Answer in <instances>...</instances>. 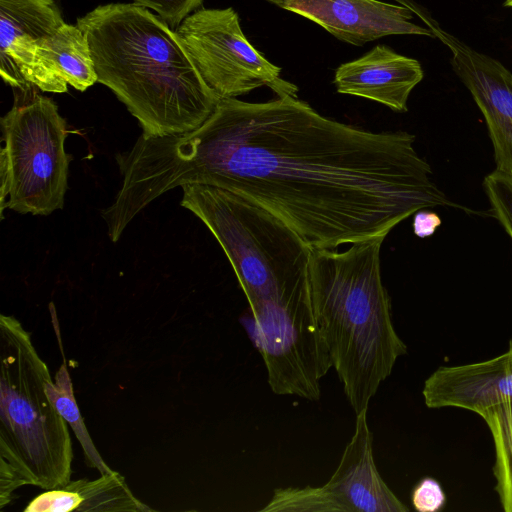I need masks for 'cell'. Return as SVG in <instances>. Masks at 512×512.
Segmentation results:
<instances>
[{
    "label": "cell",
    "instance_id": "cell-21",
    "mask_svg": "<svg viewBox=\"0 0 512 512\" xmlns=\"http://www.w3.org/2000/svg\"><path fill=\"white\" fill-rule=\"evenodd\" d=\"M154 10L173 30L194 11L202 8L203 0H134Z\"/></svg>",
    "mask_w": 512,
    "mask_h": 512
},
{
    "label": "cell",
    "instance_id": "cell-5",
    "mask_svg": "<svg viewBox=\"0 0 512 512\" xmlns=\"http://www.w3.org/2000/svg\"><path fill=\"white\" fill-rule=\"evenodd\" d=\"M182 190L181 206L219 242L249 305L309 282L312 249L278 216L223 188L187 184Z\"/></svg>",
    "mask_w": 512,
    "mask_h": 512
},
{
    "label": "cell",
    "instance_id": "cell-24",
    "mask_svg": "<svg viewBox=\"0 0 512 512\" xmlns=\"http://www.w3.org/2000/svg\"><path fill=\"white\" fill-rule=\"evenodd\" d=\"M505 5L512 8V0H506Z\"/></svg>",
    "mask_w": 512,
    "mask_h": 512
},
{
    "label": "cell",
    "instance_id": "cell-17",
    "mask_svg": "<svg viewBox=\"0 0 512 512\" xmlns=\"http://www.w3.org/2000/svg\"><path fill=\"white\" fill-rule=\"evenodd\" d=\"M490 430L495 461V492L505 512H512V402L494 406L480 415Z\"/></svg>",
    "mask_w": 512,
    "mask_h": 512
},
{
    "label": "cell",
    "instance_id": "cell-4",
    "mask_svg": "<svg viewBox=\"0 0 512 512\" xmlns=\"http://www.w3.org/2000/svg\"><path fill=\"white\" fill-rule=\"evenodd\" d=\"M49 368L31 334L0 315V508L16 489L45 490L71 481L73 449L67 422L45 389Z\"/></svg>",
    "mask_w": 512,
    "mask_h": 512
},
{
    "label": "cell",
    "instance_id": "cell-2",
    "mask_svg": "<svg viewBox=\"0 0 512 512\" xmlns=\"http://www.w3.org/2000/svg\"><path fill=\"white\" fill-rule=\"evenodd\" d=\"M76 25L90 47L97 82L139 121L143 135L167 136L198 128L220 98L207 86L180 38L137 3L100 5Z\"/></svg>",
    "mask_w": 512,
    "mask_h": 512
},
{
    "label": "cell",
    "instance_id": "cell-18",
    "mask_svg": "<svg viewBox=\"0 0 512 512\" xmlns=\"http://www.w3.org/2000/svg\"><path fill=\"white\" fill-rule=\"evenodd\" d=\"M45 389L55 408L72 427L83 449L86 464L91 468L97 469L101 475L113 472L114 470L102 459L85 426L76 403L72 381L65 361L62 362L57 371L54 381L52 378L46 381Z\"/></svg>",
    "mask_w": 512,
    "mask_h": 512
},
{
    "label": "cell",
    "instance_id": "cell-1",
    "mask_svg": "<svg viewBox=\"0 0 512 512\" xmlns=\"http://www.w3.org/2000/svg\"><path fill=\"white\" fill-rule=\"evenodd\" d=\"M406 131L372 132L298 96L221 98L198 128L141 135L120 154L123 193L141 212L178 186L211 185L263 206L313 250L387 237L419 210L456 207Z\"/></svg>",
    "mask_w": 512,
    "mask_h": 512
},
{
    "label": "cell",
    "instance_id": "cell-6",
    "mask_svg": "<svg viewBox=\"0 0 512 512\" xmlns=\"http://www.w3.org/2000/svg\"><path fill=\"white\" fill-rule=\"evenodd\" d=\"M0 211L49 215L64 207L69 163L66 121L56 103L35 95L1 118Z\"/></svg>",
    "mask_w": 512,
    "mask_h": 512
},
{
    "label": "cell",
    "instance_id": "cell-19",
    "mask_svg": "<svg viewBox=\"0 0 512 512\" xmlns=\"http://www.w3.org/2000/svg\"><path fill=\"white\" fill-rule=\"evenodd\" d=\"M261 511L345 512L343 506L324 484L319 487L277 488Z\"/></svg>",
    "mask_w": 512,
    "mask_h": 512
},
{
    "label": "cell",
    "instance_id": "cell-12",
    "mask_svg": "<svg viewBox=\"0 0 512 512\" xmlns=\"http://www.w3.org/2000/svg\"><path fill=\"white\" fill-rule=\"evenodd\" d=\"M422 395L429 408L454 407L478 415L512 402V339L508 349L494 358L438 367L425 380Z\"/></svg>",
    "mask_w": 512,
    "mask_h": 512
},
{
    "label": "cell",
    "instance_id": "cell-3",
    "mask_svg": "<svg viewBox=\"0 0 512 512\" xmlns=\"http://www.w3.org/2000/svg\"><path fill=\"white\" fill-rule=\"evenodd\" d=\"M384 239L356 242L343 252L312 249L309 262L314 311L355 414L368 410L397 359L407 353L382 282Z\"/></svg>",
    "mask_w": 512,
    "mask_h": 512
},
{
    "label": "cell",
    "instance_id": "cell-7",
    "mask_svg": "<svg viewBox=\"0 0 512 512\" xmlns=\"http://www.w3.org/2000/svg\"><path fill=\"white\" fill-rule=\"evenodd\" d=\"M249 307L253 341L263 358L272 392L319 400L320 381L333 366L314 311L310 280Z\"/></svg>",
    "mask_w": 512,
    "mask_h": 512
},
{
    "label": "cell",
    "instance_id": "cell-20",
    "mask_svg": "<svg viewBox=\"0 0 512 512\" xmlns=\"http://www.w3.org/2000/svg\"><path fill=\"white\" fill-rule=\"evenodd\" d=\"M484 188L495 217L512 239V174L495 169L485 177Z\"/></svg>",
    "mask_w": 512,
    "mask_h": 512
},
{
    "label": "cell",
    "instance_id": "cell-16",
    "mask_svg": "<svg viewBox=\"0 0 512 512\" xmlns=\"http://www.w3.org/2000/svg\"><path fill=\"white\" fill-rule=\"evenodd\" d=\"M39 54L52 74L79 91L97 82L87 39L77 25L64 23L38 42Z\"/></svg>",
    "mask_w": 512,
    "mask_h": 512
},
{
    "label": "cell",
    "instance_id": "cell-23",
    "mask_svg": "<svg viewBox=\"0 0 512 512\" xmlns=\"http://www.w3.org/2000/svg\"><path fill=\"white\" fill-rule=\"evenodd\" d=\"M440 225L441 219L438 214L434 212L422 209L415 213L413 229L414 233L420 238L433 235Z\"/></svg>",
    "mask_w": 512,
    "mask_h": 512
},
{
    "label": "cell",
    "instance_id": "cell-13",
    "mask_svg": "<svg viewBox=\"0 0 512 512\" xmlns=\"http://www.w3.org/2000/svg\"><path fill=\"white\" fill-rule=\"evenodd\" d=\"M424 72L418 60L379 44L335 71L334 85L340 94L366 98L395 112H406L412 90Z\"/></svg>",
    "mask_w": 512,
    "mask_h": 512
},
{
    "label": "cell",
    "instance_id": "cell-9",
    "mask_svg": "<svg viewBox=\"0 0 512 512\" xmlns=\"http://www.w3.org/2000/svg\"><path fill=\"white\" fill-rule=\"evenodd\" d=\"M418 16L451 52V65L483 114L496 170L512 174V73L444 30L424 10Z\"/></svg>",
    "mask_w": 512,
    "mask_h": 512
},
{
    "label": "cell",
    "instance_id": "cell-15",
    "mask_svg": "<svg viewBox=\"0 0 512 512\" xmlns=\"http://www.w3.org/2000/svg\"><path fill=\"white\" fill-rule=\"evenodd\" d=\"M150 512L130 490L118 472L102 474L95 480L70 481L62 488L50 489L29 502L24 512Z\"/></svg>",
    "mask_w": 512,
    "mask_h": 512
},
{
    "label": "cell",
    "instance_id": "cell-10",
    "mask_svg": "<svg viewBox=\"0 0 512 512\" xmlns=\"http://www.w3.org/2000/svg\"><path fill=\"white\" fill-rule=\"evenodd\" d=\"M53 0H0V73L22 91L37 87L63 93L62 84L39 54L38 42L64 24Z\"/></svg>",
    "mask_w": 512,
    "mask_h": 512
},
{
    "label": "cell",
    "instance_id": "cell-11",
    "mask_svg": "<svg viewBox=\"0 0 512 512\" xmlns=\"http://www.w3.org/2000/svg\"><path fill=\"white\" fill-rule=\"evenodd\" d=\"M271 3L356 46L389 35L434 37L428 27L412 21L413 11L404 5L379 0H272Z\"/></svg>",
    "mask_w": 512,
    "mask_h": 512
},
{
    "label": "cell",
    "instance_id": "cell-14",
    "mask_svg": "<svg viewBox=\"0 0 512 512\" xmlns=\"http://www.w3.org/2000/svg\"><path fill=\"white\" fill-rule=\"evenodd\" d=\"M367 410L356 414L355 431L325 484L345 512H407L377 470Z\"/></svg>",
    "mask_w": 512,
    "mask_h": 512
},
{
    "label": "cell",
    "instance_id": "cell-8",
    "mask_svg": "<svg viewBox=\"0 0 512 512\" xmlns=\"http://www.w3.org/2000/svg\"><path fill=\"white\" fill-rule=\"evenodd\" d=\"M181 43L207 86L221 98H237L262 86L277 96H297L298 88L280 77L246 38L232 8H200L176 28Z\"/></svg>",
    "mask_w": 512,
    "mask_h": 512
},
{
    "label": "cell",
    "instance_id": "cell-25",
    "mask_svg": "<svg viewBox=\"0 0 512 512\" xmlns=\"http://www.w3.org/2000/svg\"><path fill=\"white\" fill-rule=\"evenodd\" d=\"M266 1L271 2L272 0H266Z\"/></svg>",
    "mask_w": 512,
    "mask_h": 512
},
{
    "label": "cell",
    "instance_id": "cell-22",
    "mask_svg": "<svg viewBox=\"0 0 512 512\" xmlns=\"http://www.w3.org/2000/svg\"><path fill=\"white\" fill-rule=\"evenodd\" d=\"M446 494L441 484L432 477L422 478L413 488L411 503L419 512H437L446 505Z\"/></svg>",
    "mask_w": 512,
    "mask_h": 512
}]
</instances>
